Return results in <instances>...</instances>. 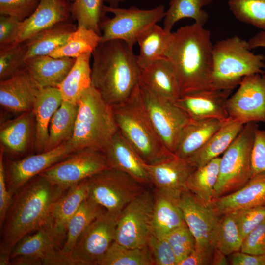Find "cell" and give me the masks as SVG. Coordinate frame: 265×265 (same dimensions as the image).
<instances>
[{
  "mask_svg": "<svg viewBox=\"0 0 265 265\" xmlns=\"http://www.w3.org/2000/svg\"><path fill=\"white\" fill-rule=\"evenodd\" d=\"M232 90L206 89L181 95L174 103L190 119L229 120L227 102Z\"/></svg>",
  "mask_w": 265,
  "mask_h": 265,
  "instance_id": "19",
  "label": "cell"
},
{
  "mask_svg": "<svg viewBox=\"0 0 265 265\" xmlns=\"http://www.w3.org/2000/svg\"><path fill=\"white\" fill-rule=\"evenodd\" d=\"M227 102L230 120L245 124L265 123V73L246 76Z\"/></svg>",
  "mask_w": 265,
  "mask_h": 265,
  "instance_id": "15",
  "label": "cell"
},
{
  "mask_svg": "<svg viewBox=\"0 0 265 265\" xmlns=\"http://www.w3.org/2000/svg\"><path fill=\"white\" fill-rule=\"evenodd\" d=\"M103 0H74L71 3V16L77 27L84 26L101 35L100 24L105 16Z\"/></svg>",
  "mask_w": 265,
  "mask_h": 265,
  "instance_id": "42",
  "label": "cell"
},
{
  "mask_svg": "<svg viewBox=\"0 0 265 265\" xmlns=\"http://www.w3.org/2000/svg\"><path fill=\"white\" fill-rule=\"evenodd\" d=\"M212 204L219 216L238 209L265 206V172L252 177L238 190L213 199Z\"/></svg>",
  "mask_w": 265,
  "mask_h": 265,
  "instance_id": "25",
  "label": "cell"
},
{
  "mask_svg": "<svg viewBox=\"0 0 265 265\" xmlns=\"http://www.w3.org/2000/svg\"><path fill=\"white\" fill-rule=\"evenodd\" d=\"M132 47L111 40L100 42L92 53V85L111 106L126 101L139 84L141 68Z\"/></svg>",
  "mask_w": 265,
  "mask_h": 265,
  "instance_id": "3",
  "label": "cell"
},
{
  "mask_svg": "<svg viewBox=\"0 0 265 265\" xmlns=\"http://www.w3.org/2000/svg\"><path fill=\"white\" fill-rule=\"evenodd\" d=\"M67 189L39 174L15 192L0 226V265H9L10 254L18 242L48 223L54 205Z\"/></svg>",
  "mask_w": 265,
  "mask_h": 265,
  "instance_id": "1",
  "label": "cell"
},
{
  "mask_svg": "<svg viewBox=\"0 0 265 265\" xmlns=\"http://www.w3.org/2000/svg\"><path fill=\"white\" fill-rule=\"evenodd\" d=\"M177 203L195 238V249L214 248L213 242L220 216L212 202L207 203L186 189L180 194Z\"/></svg>",
  "mask_w": 265,
  "mask_h": 265,
  "instance_id": "16",
  "label": "cell"
},
{
  "mask_svg": "<svg viewBox=\"0 0 265 265\" xmlns=\"http://www.w3.org/2000/svg\"><path fill=\"white\" fill-rule=\"evenodd\" d=\"M243 238L232 212L220 216L213 245L226 256L240 251Z\"/></svg>",
  "mask_w": 265,
  "mask_h": 265,
  "instance_id": "40",
  "label": "cell"
},
{
  "mask_svg": "<svg viewBox=\"0 0 265 265\" xmlns=\"http://www.w3.org/2000/svg\"><path fill=\"white\" fill-rule=\"evenodd\" d=\"M88 194L87 178L70 187L54 205L47 224L62 244L69 220Z\"/></svg>",
  "mask_w": 265,
  "mask_h": 265,
  "instance_id": "26",
  "label": "cell"
},
{
  "mask_svg": "<svg viewBox=\"0 0 265 265\" xmlns=\"http://www.w3.org/2000/svg\"><path fill=\"white\" fill-rule=\"evenodd\" d=\"M176 256L177 264L195 249V238L186 222L165 236Z\"/></svg>",
  "mask_w": 265,
  "mask_h": 265,
  "instance_id": "45",
  "label": "cell"
},
{
  "mask_svg": "<svg viewBox=\"0 0 265 265\" xmlns=\"http://www.w3.org/2000/svg\"><path fill=\"white\" fill-rule=\"evenodd\" d=\"M172 36V32L156 24L139 37L137 43L140 50L137 61L141 69L157 59L165 57Z\"/></svg>",
  "mask_w": 265,
  "mask_h": 265,
  "instance_id": "34",
  "label": "cell"
},
{
  "mask_svg": "<svg viewBox=\"0 0 265 265\" xmlns=\"http://www.w3.org/2000/svg\"><path fill=\"white\" fill-rule=\"evenodd\" d=\"M74 152L66 142L52 150L21 159L8 160L6 163L4 160L6 186L11 196L30 179Z\"/></svg>",
  "mask_w": 265,
  "mask_h": 265,
  "instance_id": "17",
  "label": "cell"
},
{
  "mask_svg": "<svg viewBox=\"0 0 265 265\" xmlns=\"http://www.w3.org/2000/svg\"><path fill=\"white\" fill-rule=\"evenodd\" d=\"M62 245L46 224L18 242L9 265H70L68 257L61 252Z\"/></svg>",
  "mask_w": 265,
  "mask_h": 265,
  "instance_id": "12",
  "label": "cell"
},
{
  "mask_svg": "<svg viewBox=\"0 0 265 265\" xmlns=\"http://www.w3.org/2000/svg\"><path fill=\"white\" fill-rule=\"evenodd\" d=\"M140 82L154 94L173 102L181 96L174 68L166 57L141 69Z\"/></svg>",
  "mask_w": 265,
  "mask_h": 265,
  "instance_id": "24",
  "label": "cell"
},
{
  "mask_svg": "<svg viewBox=\"0 0 265 265\" xmlns=\"http://www.w3.org/2000/svg\"><path fill=\"white\" fill-rule=\"evenodd\" d=\"M110 168L104 152L87 147L75 151L39 174L65 189Z\"/></svg>",
  "mask_w": 265,
  "mask_h": 265,
  "instance_id": "11",
  "label": "cell"
},
{
  "mask_svg": "<svg viewBox=\"0 0 265 265\" xmlns=\"http://www.w3.org/2000/svg\"><path fill=\"white\" fill-rule=\"evenodd\" d=\"M73 0H70V1H71V2H72Z\"/></svg>",
  "mask_w": 265,
  "mask_h": 265,
  "instance_id": "58",
  "label": "cell"
},
{
  "mask_svg": "<svg viewBox=\"0 0 265 265\" xmlns=\"http://www.w3.org/2000/svg\"><path fill=\"white\" fill-rule=\"evenodd\" d=\"M141 97L150 119L166 148L175 152L181 133L190 121L173 102L158 96L139 84Z\"/></svg>",
  "mask_w": 265,
  "mask_h": 265,
  "instance_id": "14",
  "label": "cell"
},
{
  "mask_svg": "<svg viewBox=\"0 0 265 265\" xmlns=\"http://www.w3.org/2000/svg\"><path fill=\"white\" fill-rule=\"evenodd\" d=\"M252 176L265 172V128L255 131L252 156Z\"/></svg>",
  "mask_w": 265,
  "mask_h": 265,
  "instance_id": "50",
  "label": "cell"
},
{
  "mask_svg": "<svg viewBox=\"0 0 265 265\" xmlns=\"http://www.w3.org/2000/svg\"><path fill=\"white\" fill-rule=\"evenodd\" d=\"M153 232L165 236L185 222L177 199L155 190Z\"/></svg>",
  "mask_w": 265,
  "mask_h": 265,
  "instance_id": "33",
  "label": "cell"
},
{
  "mask_svg": "<svg viewBox=\"0 0 265 265\" xmlns=\"http://www.w3.org/2000/svg\"><path fill=\"white\" fill-rule=\"evenodd\" d=\"M25 42L0 47V80L7 79L26 67Z\"/></svg>",
  "mask_w": 265,
  "mask_h": 265,
  "instance_id": "44",
  "label": "cell"
},
{
  "mask_svg": "<svg viewBox=\"0 0 265 265\" xmlns=\"http://www.w3.org/2000/svg\"><path fill=\"white\" fill-rule=\"evenodd\" d=\"M36 122L32 111L22 113L0 126V148L4 153L22 155L34 144Z\"/></svg>",
  "mask_w": 265,
  "mask_h": 265,
  "instance_id": "23",
  "label": "cell"
},
{
  "mask_svg": "<svg viewBox=\"0 0 265 265\" xmlns=\"http://www.w3.org/2000/svg\"><path fill=\"white\" fill-rule=\"evenodd\" d=\"M225 122L212 118L190 119L181 133L174 154L180 158L188 159L201 148Z\"/></svg>",
  "mask_w": 265,
  "mask_h": 265,
  "instance_id": "29",
  "label": "cell"
},
{
  "mask_svg": "<svg viewBox=\"0 0 265 265\" xmlns=\"http://www.w3.org/2000/svg\"><path fill=\"white\" fill-rule=\"evenodd\" d=\"M240 251L252 255H265V219L244 238Z\"/></svg>",
  "mask_w": 265,
  "mask_h": 265,
  "instance_id": "49",
  "label": "cell"
},
{
  "mask_svg": "<svg viewBox=\"0 0 265 265\" xmlns=\"http://www.w3.org/2000/svg\"><path fill=\"white\" fill-rule=\"evenodd\" d=\"M232 212L243 238L265 219V206L241 209Z\"/></svg>",
  "mask_w": 265,
  "mask_h": 265,
  "instance_id": "47",
  "label": "cell"
},
{
  "mask_svg": "<svg viewBox=\"0 0 265 265\" xmlns=\"http://www.w3.org/2000/svg\"><path fill=\"white\" fill-rule=\"evenodd\" d=\"M101 35L84 26L77 27L69 37L66 43L49 55L54 58H76L80 55L91 53L101 42Z\"/></svg>",
  "mask_w": 265,
  "mask_h": 265,
  "instance_id": "39",
  "label": "cell"
},
{
  "mask_svg": "<svg viewBox=\"0 0 265 265\" xmlns=\"http://www.w3.org/2000/svg\"><path fill=\"white\" fill-rule=\"evenodd\" d=\"M112 106L118 130L145 163H158L174 154L166 148L150 119L139 84L128 99Z\"/></svg>",
  "mask_w": 265,
  "mask_h": 265,
  "instance_id": "4",
  "label": "cell"
},
{
  "mask_svg": "<svg viewBox=\"0 0 265 265\" xmlns=\"http://www.w3.org/2000/svg\"><path fill=\"white\" fill-rule=\"evenodd\" d=\"M104 10L106 13H112L114 16L109 18L105 16L102 19L100 24L102 32L101 42L120 40L132 46L145 31L164 19L166 11L163 5L150 9L105 5Z\"/></svg>",
  "mask_w": 265,
  "mask_h": 265,
  "instance_id": "9",
  "label": "cell"
},
{
  "mask_svg": "<svg viewBox=\"0 0 265 265\" xmlns=\"http://www.w3.org/2000/svg\"><path fill=\"white\" fill-rule=\"evenodd\" d=\"M154 193L145 189L129 203L118 217L115 241L131 248L147 247L153 232Z\"/></svg>",
  "mask_w": 265,
  "mask_h": 265,
  "instance_id": "10",
  "label": "cell"
},
{
  "mask_svg": "<svg viewBox=\"0 0 265 265\" xmlns=\"http://www.w3.org/2000/svg\"><path fill=\"white\" fill-rule=\"evenodd\" d=\"M71 138L75 151L92 147L103 151L118 130L112 106L91 85L81 96Z\"/></svg>",
  "mask_w": 265,
  "mask_h": 265,
  "instance_id": "5",
  "label": "cell"
},
{
  "mask_svg": "<svg viewBox=\"0 0 265 265\" xmlns=\"http://www.w3.org/2000/svg\"><path fill=\"white\" fill-rule=\"evenodd\" d=\"M40 0H0V15L14 17L20 22L30 17Z\"/></svg>",
  "mask_w": 265,
  "mask_h": 265,
  "instance_id": "48",
  "label": "cell"
},
{
  "mask_svg": "<svg viewBox=\"0 0 265 265\" xmlns=\"http://www.w3.org/2000/svg\"><path fill=\"white\" fill-rule=\"evenodd\" d=\"M221 157H217L203 166L195 168L186 182V188L207 203H212L217 182Z\"/></svg>",
  "mask_w": 265,
  "mask_h": 265,
  "instance_id": "38",
  "label": "cell"
},
{
  "mask_svg": "<svg viewBox=\"0 0 265 265\" xmlns=\"http://www.w3.org/2000/svg\"><path fill=\"white\" fill-rule=\"evenodd\" d=\"M76 58L49 55L27 58L26 67L41 88L57 87L66 77Z\"/></svg>",
  "mask_w": 265,
  "mask_h": 265,
  "instance_id": "27",
  "label": "cell"
},
{
  "mask_svg": "<svg viewBox=\"0 0 265 265\" xmlns=\"http://www.w3.org/2000/svg\"><path fill=\"white\" fill-rule=\"evenodd\" d=\"M77 25L71 20L60 22L46 28L25 41L27 48L26 59L38 56L49 55L65 44Z\"/></svg>",
  "mask_w": 265,
  "mask_h": 265,
  "instance_id": "31",
  "label": "cell"
},
{
  "mask_svg": "<svg viewBox=\"0 0 265 265\" xmlns=\"http://www.w3.org/2000/svg\"><path fill=\"white\" fill-rule=\"evenodd\" d=\"M88 198L119 216L124 208L146 189L129 174L109 168L87 178Z\"/></svg>",
  "mask_w": 265,
  "mask_h": 265,
  "instance_id": "8",
  "label": "cell"
},
{
  "mask_svg": "<svg viewBox=\"0 0 265 265\" xmlns=\"http://www.w3.org/2000/svg\"><path fill=\"white\" fill-rule=\"evenodd\" d=\"M145 166L155 190L176 199L187 189V181L195 169L187 159L174 154L158 163H145Z\"/></svg>",
  "mask_w": 265,
  "mask_h": 265,
  "instance_id": "18",
  "label": "cell"
},
{
  "mask_svg": "<svg viewBox=\"0 0 265 265\" xmlns=\"http://www.w3.org/2000/svg\"><path fill=\"white\" fill-rule=\"evenodd\" d=\"M104 2L108 4L109 6L112 7H118L119 4L126 0H103Z\"/></svg>",
  "mask_w": 265,
  "mask_h": 265,
  "instance_id": "57",
  "label": "cell"
},
{
  "mask_svg": "<svg viewBox=\"0 0 265 265\" xmlns=\"http://www.w3.org/2000/svg\"><path fill=\"white\" fill-rule=\"evenodd\" d=\"M106 210L88 198L82 203L68 222L65 240L61 250L63 255L69 257L83 231Z\"/></svg>",
  "mask_w": 265,
  "mask_h": 265,
  "instance_id": "36",
  "label": "cell"
},
{
  "mask_svg": "<svg viewBox=\"0 0 265 265\" xmlns=\"http://www.w3.org/2000/svg\"><path fill=\"white\" fill-rule=\"evenodd\" d=\"M213 0H170L169 7L165 11L163 28L169 32L179 20L191 18L204 26L209 15L203 7L209 5Z\"/></svg>",
  "mask_w": 265,
  "mask_h": 265,
  "instance_id": "37",
  "label": "cell"
},
{
  "mask_svg": "<svg viewBox=\"0 0 265 265\" xmlns=\"http://www.w3.org/2000/svg\"><path fill=\"white\" fill-rule=\"evenodd\" d=\"M91 55V53H86L76 58L68 74L57 87L63 101L78 104L83 94L92 85Z\"/></svg>",
  "mask_w": 265,
  "mask_h": 265,
  "instance_id": "32",
  "label": "cell"
},
{
  "mask_svg": "<svg viewBox=\"0 0 265 265\" xmlns=\"http://www.w3.org/2000/svg\"><path fill=\"white\" fill-rule=\"evenodd\" d=\"M63 99L57 87L42 88L34 103L32 111L36 122L34 148L37 153L44 151L49 136V127Z\"/></svg>",
  "mask_w": 265,
  "mask_h": 265,
  "instance_id": "28",
  "label": "cell"
},
{
  "mask_svg": "<svg viewBox=\"0 0 265 265\" xmlns=\"http://www.w3.org/2000/svg\"><path fill=\"white\" fill-rule=\"evenodd\" d=\"M119 216L106 210L86 228L69 256L72 265H98L115 240Z\"/></svg>",
  "mask_w": 265,
  "mask_h": 265,
  "instance_id": "13",
  "label": "cell"
},
{
  "mask_svg": "<svg viewBox=\"0 0 265 265\" xmlns=\"http://www.w3.org/2000/svg\"><path fill=\"white\" fill-rule=\"evenodd\" d=\"M78 110V104L62 101L51 120L48 139L43 152L54 149L71 138Z\"/></svg>",
  "mask_w": 265,
  "mask_h": 265,
  "instance_id": "35",
  "label": "cell"
},
{
  "mask_svg": "<svg viewBox=\"0 0 265 265\" xmlns=\"http://www.w3.org/2000/svg\"><path fill=\"white\" fill-rule=\"evenodd\" d=\"M248 42L251 50L259 47L265 48V30H262L256 34Z\"/></svg>",
  "mask_w": 265,
  "mask_h": 265,
  "instance_id": "55",
  "label": "cell"
},
{
  "mask_svg": "<svg viewBox=\"0 0 265 265\" xmlns=\"http://www.w3.org/2000/svg\"><path fill=\"white\" fill-rule=\"evenodd\" d=\"M4 151L0 152V226L2 224L11 204L12 197L8 191L5 173Z\"/></svg>",
  "mask_w": 265,
  "mask_h": 265,
  "instance_id": "51",
  "label": "cell"
},
{
  "mask_svg": "<svg viewBox=\"0 0 265 265\" xmlns=\"http://www.w3.org/2000/svg\"><path fill=\"white\" fill-rule=\"evenodd\" d=\"M228 262L226 255L220 250L214 248L212 260V265H227Z\"/></svg>",
  "mask_w": 265,
  "mask_h": 265,
  "instance_id": "56",
  "label": "cell"
},
{
  "mask_svg": "<svg viewBox=\"0 0 265 265\" xmlns=\"http://www.w3.org/2000/svg\"><path fill=\"white\" fill-rule=\"evenodd\" d=\"M248 41L234 36L213 45L210 89L233 90L246 76L263 74L265 56L251 51Z\"/></svg>",
  "mask_w": 265,
  "mask_h": 265,
  "instance_id": "6",
  "label": "cell"
},
{
  "mask_svg": "<svg viewBox=\"0 0 265 265\" xmlns=\"http://www.w3.org/2000/svg\"><path fill=\"white\" fill-rule=\"evenodd\" d=\"M214 248L195 250L177 265H211Z\"/></svg>",
  "mask_w": 265,
  "mask_h": 265,
  "instance_id": "53",
  "label": "cell"
},
{
  "mask_svg": "<svg viewBox=\"0 0 265 265\" xmlns=\"http://www.w3.org/2000/svg\"><path fill=\"white\" fill-rule=\"evenodd\" d=\"M212 49L210 31L196 23L172 32L165 57L174 68L181 96L210 89Z\"/></svg>",
  "mask_w": 265,
  "mask_h": 265,
  "instance_id": "2",
  "label": "cell"
},
{
  "mask_svg": "<svg viewBox=\"0 0 265 265\" xmlns=\"http://www.w3.org/2000/svg\"><path fill=\"white\" fill-rule=\"evenodd\" d=\"M21 22L6 15L0 16V47L12 44Z\"/></svg>",
  "mask_w": 265,
  "mask_h": 265,
  "instance_id": "52",
  "label": "cell"
},
{
  "mask_svg": "<svg viewBox=\"0 0 265 265\" xmlns=\"http://www.w3.org/2000/svg\"><path fill=\"white\" fill-rule=\"evenodd\" d=\"M103 152L110 168L129 174L145 186L151 185L145 163L119 130Z\"/></svg>",
  "mask_w": 265,
  "mask_h": 265,
  "instance_id": "22",
  "label": "cell"
},
{
  "mask_svg": "<svg viewBox=\"0 0 265 265\" xmlns=\"http://www.w3.org/2000/svg\"><path fill=\"white\" fill-rule=\"evenodd\" d=\"M228 5L237 19L265 30V0H228Z\"/></svg>",
  "mask_w": 265,
  "mask_h": 265,
  "instance_id": "43",
  "label": "cell"
},
{
  "mask_svg": "<svg viewBox=\"0 0 265 265\" xmlns=\"http://www.w3.org/2000/svg\"><path fill=\"white\" fill-rule=\"evenodd\" d=\"M147 246L154 265H177L176 256L165 236H159L152 232Z\"/></svg>",
  "mask_w": 265,
  "mask_h": 265,
  "instance_id": "46",
  "label": "cell"
},
{
  "mask_svg": "<svg viewBox=\"0 0 265 265\" xmlns=\"http://www.w3.org/2000/svg\"><path fill=\"white\" fill-rule=\"evenodd\" d=\"M258 127L255 122L245 124L223 153L213 199L238 190L251 178L252 151L255 131Z\"/></svg>",
  "mask_w": 265,
  "mask_h": 265,
  "instance_id": "7",
  "label": "cell"
},
{
  "mask_svg": "<svg viewBox=\"0 0 265 265\" xmlns=\"http://www.w3.org/2000/svg\"><path fill=\"white\" fill-rule=\"evenodd\" d=\"M41 88L25 67L11 77L0 80V106L13 112L32 111Z\"/></svg>",
  "mask_w": 265,
  "mask_h": 265,
  "instance_id": "20",
  "label": "cell"
},
{
  "mask_svg": "<svg viewBox=\"0 0 265 265\" xmlns=\"http://www.w3.org/2000/svg\"><path fill=\"white\" fill-rule=\"evenodd\" d=\"M71 3L70 0H40L34 13L21 22L11 45L23 42L57 23L71 20Z\"/></svg>",
  "mask_w": 265,
  "mask_h": 265,
  "instance_id": "21",
  "label": "cell"
},
{
  "mask_svg": "<svg viewBox=\"0 0 265 265\" xmlns=\"http://www.w3.org/2000/svg\"><path fill=\"white\" fill-rule=\"evenodd\" d=\"M245 124L229 119L215 132L206 143L188 159L195 168L219 157L229 147Z\"/></svg>",
  "mask_w": 265,
  "mask_h": 265,
  "instance_id": "30",
  "label": "cell"
},
{
  "mask_svg": "<svg viewBox=\"0 0 265 265\" xmlns=\"http://www.w3.org/2000/svg\"><path fill=\"white\" fill-rule=\"evenodd\" d=\"M98 265H154L147 247L131 248L114 241Z\"/></svg>",
  "mask_w": 265,
  "mask_h": 265,
  "instance_id": "41",
  "label": "cell"
},
{
  "mask_svg": "<svg viewBox=\"0 0 265 265\" xmlns=\"http://www.w3.org/2000/svg\"><path fill=\"white\" fill-rule=\"evenodd\" d=\"M229 261L232 265H265V255H252L239 251L230 254Z\"/></svg>",
  "mask_w": 265,
  "mask_h": 265,
  "instance_id": "54",
  "label": "cell"
}]
</instances>
